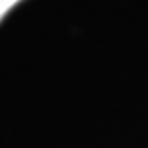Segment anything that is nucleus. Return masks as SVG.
<instances>
[{"label": "nucleus", "instance_id": "1", "mask_svg": "<svg viewBox=\"0 0 148 148\" xmlns=\"http://www.w3.org/2000/svg\"><path fill=\"white\" fill-rule=\"evenodd\" d=\"M21 0H0V21L6 17V14L14 8L16 4H19Z\"/></svg>", "mask_w": 148, "mask_h": 148}]
</instances>
